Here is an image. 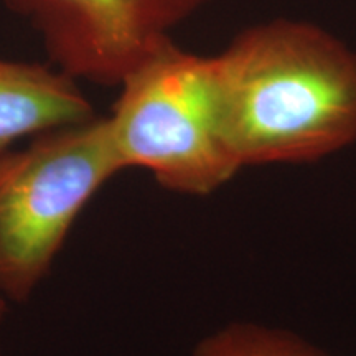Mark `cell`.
Segmentation results:
<instances>
[{"instance_id": "3957f363", "label": "cell", "mask_w": 356, "mask_h": 356, "mask_svg": "<svg viewBox=\"0 0 356 356\" xmlns=\"http://www.w3.org/2000/svg\"><path fill=\"white\" fill-rule=\"evenodd\" d=\"M108 118L38 134L0 150V296L25 302L83 208L121 173Z\"/></svg>"}, {"instance_id": "52a82bcc", "label": "cell", "mask_w": 356, "mask_h": 356, "mask_svg": "<svg viewBox=\"0 0 356 356\" xmlns=\"http://www.w3.org/2000/svg\"><path fill=\"white\" fill-rule=\"evenodd\" d=\"M7 307H8V302L3 299L2 296H0V322H2L3 318H6L7 315Z\"/></svg>"}, {"instance_id": "6da1fadb", "label": "cell", "mask_w": 356, "mask_h": 356, "mask_svg": "<svg viewBox=\"0 0 356 356\" xmlns=\"http://www.w3.org/2000/svg\"><path fill=\"white\" fill-rule=\"evenodd\" d=\"M215 58L241 168L317 162L356 140V53L327 30L267 22Z\"/></svg>"}, {"instance_id": "ba28073f", "label": "cell", "mask_w": 356, "mask_h": 356, "mask_svg": "<svg viewBox=\"0 0 356 356\" xmlns=\"http://www.w3.org/2000/svg\"><path fill=\"white\" fill-rule=\"evenodd\" d=\"M0 356H2V350H0Z\"/></svg>"}, {"instance_id": "8992f818", "label": "cell", "mask_w": 356, "mask_h": 356, "mask_svg": "<svg viewBox=\"0 0 356 356\" xmlns=\"http://www.w3.org/2000/svg\"><path fill=\"white\" fill-rule=\"evenodd\" d=\"M193 356H330L296 332L251 320L231 322L195 346Z\"/></svg>"}, {"instance_id": "7a4b0ae2", "label": "cell", "mask_w": 356, "mask_h": 356, "mask_svg": "<svg viewBox=\"0 0 356 356\" xmlns=\"http://www.w3.org/2000/svg\"><path fill=\"white\" fill-rule=\"evenodd\" d=\"M121 86L108 122L122 172L144 168L163 188L207 197L241 170L226 137L215 56L168 40Z\"/></svg>"}, {"instance_id": "5b68a950", "label": "cell", "mask_w": 356, "mask_h": 356, "mask_svg": "<svg viewBox=\"0 0 356 356\" xmlns=\"http://www.w3.org/2000/svg\"><path fill=\"white\" fill-rule=\"evenodd\" d=\"M92 118V106L68 74L0 60V150Z\"/></svg>"}, {"instance_id": "277c9868", "label": "cell", "mask_w": 356, "mask_h": 356, "mask_svg": "<svg viewBox=\"0 0 356 356\" xmlns=\"http://www.w3.org/2000/svg\"><path fill=\"white\" fill-rule=\"evenodd\" d=\"M70 78L121 84L208 0H10Z\"/></svg>"}]
</instances>
